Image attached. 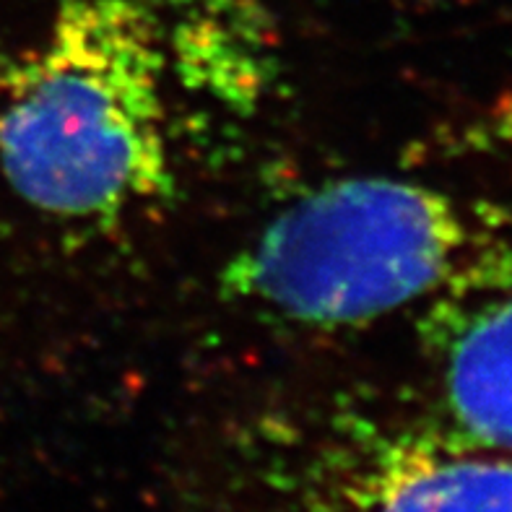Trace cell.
<instances>
[{"instance_id":"obj_1","label":"cell","mask_w":512,"mask_h":512,"mask_svg":"<svg viewBox=\"0 0 512 512\" xmlns=\"http://www.w3.org/2000/svg\"><path fill=\"white\" fill-rule=\"evenodd\" d=\"M141 0H60L45 34L0 63V172L68 224H110L175 188L167 55Z\"/></svg>"},{"instance_id":"obj_2","label":"cell","mask_w":512,"mask_h":512,"mask_svg":"<svg viewBox=\"0 0 512 512\" xmlns=\"http://www.w3.org/2000/svg\"><path fill=\"white\" fill-rule=\"evenodd\" d=\"M453 195L403 177L359 175L284 206L221 271L234 305L302 328H351L414 305L481 260Z\"/></svg>"},{"instance_id":"obj_3","label":"cell","mask_w":512,"mask_h":512,"mask_svg":"<svg viewBox=\"0 0 512 512\" xmlns=\"http://www.w3.org/2000/svg\"><path fill=\"white\" fill-rule=\"evenodd\" d=\"M481 258L445 289L427 341L458 435L512 450V279Z\"/></svg>"},{"instance_id":"obj_4","label":"cell","mask_w":512,"mask_h":512,"mask_svg":"<svg viewBox=\"0 0 512 512\" xmlns=\"http://www.w3.org/2000/svg\"><path fill=\"white\" fill-rule=\"evenodd\" d=\"M362 512H512V450L468 437L385 440L357 479Z\"/></svg>"}]
</instances>
